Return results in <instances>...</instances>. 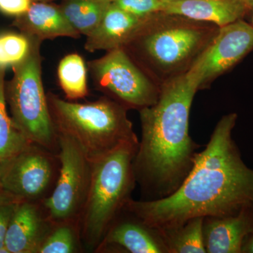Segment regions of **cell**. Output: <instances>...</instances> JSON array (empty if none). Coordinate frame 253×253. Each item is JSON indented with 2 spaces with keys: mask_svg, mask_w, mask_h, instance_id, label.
I'll return each mask as SVG.
<instances>
[{
  "mask_svg": "<svg viewBox=\"0 0 253 253\" xmlns=\"http://www.w3.org/2000/svg\"><path fill=\"white\" fill-rule=\"evenodd\" d=\"M253 50V28L244 19L220 27L186 76L199 90L227 73Z\"/></svg>",
  "mask_w": 253,
  "mask_h": 253,
  "instance_id": "obj_10",
  "label": "cell"
},
{
  "mask_svg": "<svg viewBox=\"0 0 253 253\" xmlns=\"http://www.w3.org/2000/svg\"><path fill=\"white\" fill-rule=\"evenodd\" d=\"M111 4V0H63L59 7L71 26L86 37L101 22Z\"/></svg>",
  "mask_w": 253,
  "mask_h": 253,
  "instance_id": "obj_18",
  "label": "cell"
},
{
  "mask_svg": "<svg viewBox=\"0 0 253 253\" xmlns=\"http://www.w3.org/2000/svg\"><path fill=\"white\" fill-rule=\"evenodd\" d=\"M241 1L246 5V7L249 9V12L253 9V0H241Z\"/></svg>",
  "mask_w": 253,
  "mask_h": 253,
  "instance_id": "obj_27",
  "label": "cell"
},
{
  "mask_svg": "<svg viewBox=\"0 0 253 253\" xmlns=\"http://www.w3.org/2000/svg\"><path fill=\"white\" fill-rule=\"evenodd\" d=\"M42 42L32 38L31 52L12 68L13 77L5 83V96L11 117L32 143L59 154V135L50 115L42 78Z\"/></svg>",
  "mask_w": 253,
  "mask_h": 253,
  "instance_id": "obj_6",
  "label": "cell"
},
{
  "mask_svg": "<svg viewBox=\"0 0 253 253\" xmlns=\"http://www.w3.org/2000/svg\"><path fill=\"white\" fill-rule=\"evenodd\" d=\"M95 87L129 110L138 111L157 101L161 87L123 48L106 51L88 63Z\"/></svg>",
  "mask_w": 253,
  "mask_h": 253,
  "instance_id": "obj_7",
  "label": "cell"
},
{
  "mask_svg": "<svg viewBox=\"0 0 253 253\" xmlns=\"http://www.w3.org/2000/svg\"><path fill=\"white\" fill-rule=\"evenodd\" d=\"M146 18L136 17L111 2L101 22L86 37L84 49L92 53L123 48L136 34Z\"/></svg>",
  "mask_w": 253,
  "mask_h": 253,
  "instance_id": "obj_15",
  "label": "cell"
},
{
  "mask_svg": "<svg viewBox=\"0 0 253 253\" xmlns=\"http://www.w3.org/2000/svg\"><path fill=\"white\" fill-rule=\"evenodd\" d=\"M5 73L6 70L0 68V163L32 143L18 129L8 113L5 96Z\"/></svg>",
  "mask_w": 253,
  "mask_h": 253,
  "instance_id": "obj_20",
  "label": "cell"
},
{
  "mask_svg": "<svg viewBox=\"0 0 253 253\" xmlns=\"http://www.w3.org/2000/svg\"><path fill=\"white\" fill-rule=\"evenodd\" d=\"M197 86L186 74L161 86L152 106L139 111L141 138L134 159L145 201L174 193L194 166L200 146L189 134V115Z\"/></svg>",
  "mask_w": 253,
  "mask_h": 253,
  "instance_id": "obj_2",
  "label": "cell"
},
{
  "mask_svg": "<svg viewBox=\"0 0 253 253\" xmlns=\"http://www.w3.org/2000/svg\"><path fill=\"white\" fill-rule=\"evenodd\" d=\"M59 169L57 154L31 143L0 163L1 189L23 201L42 202L54 190Z\"/></svg>",
  "mask_w": 253,
  "mask_h": 253,
  "instance_id": "obj_9",
  "label": "cell"
},
{
  "mask_svg": "<svg viewBox=\"0 0 253 253\" xmlns=\"http://www.w3.org/2000/svg\"><path fill=\"white\" fill-rule=\"evenodd\" d=\"M95 253H168V251L158 229L124 210Z\"/></svg>",
  "mask_w": 253,
  "mask_h": 253,
  "instance_id": "obj_11",
  "label": "cell"
},
{
  "mask_svg": "<svg viewBox=\"0 0 253 253\" xmlns=\"http://www.w3.org/2000/svg\"><path fill=\"white\" fill-rule=\"evenodd\" d=\"M139 143H123L92 161L90 188L79 219L85 251L96 252L105 234L131 199L136 184L133 163Z\"/></svg>",
  "mask_w": 253,
  "mask_h": 253,
  "instance_id": "obj_4",
  "label": "cell"
},
{
  "mask_svg": "<svg viewBox=\"0 0 253 253\" xmlns=\"http://www.w3.org/2000/svg\"><path fill=\"white\" fill-rule=\"evenodd\" d=\"M238 115L218 121L182 184L163 199L135 201L125 210L156 229L179 225L194 217H222L253 206V169L245 163L233 138Z\"/></svg>",
  "mask_w": 253,
  "mask_h": 253,
  "instance_id": "obj_1",
  "label": "cell"
},
{
  "mask_svg": "<svg viewBox=\"0 0 253 253\" xmlns=\"http://www.w3.org/2000/svg\"><path fill=\"white\" fill-rule=\"evenodd\" d=\"M241 253H253V231L244 240Z\"/></svg>",
  "mask_w": 253,
  "mask_h": 253,
  "instance_id": "obj_26",
  "label": "cell"
},
{
  "mask_svg": "<svg viewBox=\"0 0 253 253\" xmlns=\"http://www.w3.org/2000/svg\"><path fill=\"white\" fill-rule=\"evenodd\" d=\"M164 2H172V1H182V0H161Z\"/></svg>",
  "mask_w": 253,
  "mask_h": 253,
  "instance_id": "obj_30",
  "label": "cell"
},
{
  "mask_svg": "<svg viewBox=\"0 0 253 253\" xmlns=\"http://www.w3.org/2000/svg\"><path fill=\"white\" fill-rule=\"evenodd\" d=\"M219 28L159 11L146 18L123 48L161 87L189 72Z\"/></svg>",
  "mask_w": 253,
  "mask_h": 253,
  "instance_id": "obj_3",
  "label": "cell"
},
{
  "mask_svg": "<svg viewBox=\"0 0 253 253\" xmlns=\"http://www.w3.org/2000/svg\"><path fill=\"white\" fill-rule=\"evenodd\" d=\"M11 26L42 42L61 37L79 38L81 36L63 14L59 5L50 2L32 3L25 14L14 18Z\"/></svg>",
  "mask_w": 253,
  "mask_h": 253,
  "instance_id": "obj_14",
  "label": "cell"
},
{
  "mask_svg": "<svg viewBox=\"0 0 253 253\" xmlns=\"http://www.w3.org/2000/svg\"><path fill=\"white\" fill-rule=\"evenodd\" d=\"M59 135L60 169L56 185L42 202L54 224L78 221L91 185L92 161L74 140Z\"/></svg>",
  "mask_w": 253,
  "mask_h": 253,
  "instance_id": "obj_8",
  "label": "cell"
},
{
  "mask_svg": "<svg viewBox=\"0 0 253 253\" xmlns=\"http://www.w3.org/2000/svg\"><path fill=\"white\" fill-rule=\"evenodd\" d=\"M1 190H2V189H1V181H0V191H1Z\"/></svg>",
  "mask_w": 253,
  "mask_h": 253,
  "instance_id": "obj_31",
  "label": "cell"
},
{
  "mask_svg": "<svg viewBox=\"0 0 253 253\" xmlns=\"http://www.w3.org/2000/svg\"><path fill=\"white\" fill-rule=\"evenodd\" d=\"M33 2H39V1H42V2H50L53 0H32Z\"/></svg>",
  "mask_w": 253,
  "mask_h": 253,
  "instance_id": "obj_29",
  "label": "cell"
},
{
  "mask_svg": "<svg viewBox=\"0 0 253 253\" xmlns=\"http://www.w3.org/2000/svg\"><path fill=\"white\" fill-rule=\"evenodd\" d=\"M111 2L126 12L139 18H146L162 11L164 1L161 0H111Z\"/></svg>",
  "mask_w": 253,
  "mask_h": 253,
  "instance_id": "obj_23",
  "label": "cell"
},
{
  "mask_svg": "<svg viewBox=\"0 0 253 253\" xmlns=\"http://www.w3.org/2000/svg\"><path fill=\"white\" fill-rule=\"evenodd\" d=\"M21 201L6 191H0V253H9L4 246L5 236L10 221Z\"/></svg>",
  "mask_w": 253,
  "mask_h": 253,
  "instance_id": "obj_24",
  "label": "cell"
},
{
  "mask_svg": "<svg viewBox=\"0 0 253 253\" xmlns=\"http://www.w3.org/2000/svg\"><path fill=\"white\" fill-rule=\"evenodd\" d=\"M246 17H249V21H248V22H249V24L253 28V9L250 11Z\"/></svg>",
  "mask_w": 253,
  "mask_h": 253,
  "instance_id": "obj_28",
  "label": "cell"
},
{
  "mask_svg": "<svg viewBox=\"0 0 253 253\" xmlns=\"http://www.w3.org/2000/svg\"><path fill=\"white\" fill-rule=\"evenodd\" d=\"M57 76L66 99L76 101L87 96V68L81 55L64 56L58 66Z\"/></svg>",
  "mask_w": 253,
  "mask_h": 253,
  "instance_id": "obj_19",
  "label": "cell"
},
{
  "mask_svg": "<svg viewBox=\"0 0 253 253\" xmlns=\"http://www.w3.org/2000/svg\"><path fill=\"white\" fill-rule=\"evenodd\" d=\"M31 47L32 38L24 33L0 32V68H12L23 62Z\"/></svg>",
  "mask_w": 253,
  "mask_h": 253,
  "instance_id": "obj_22",
  "label": "cell"
},
{
  "mask_svg": "<svg viewBox=\"0 0 253 253\" xmlns=\"http://www.w3.org/2000/svg\"><path fill=\"white\" fill-rule=\"evenodd\" d=\"M32 0H0V13L16 18L29 9Z\"/></svg>",
  "mask_w": 253,
  "mask_h": 253,
  "instance_id": "obj_25",
  "label": "cell"
},
{
  "mask_svg": "<svg viewBox=\"0 0 253 253\" xmlns=\"http://www.w3.org/2000/svg\"><path fill=\"white\" fill-rule=\"evenodd\" d=\"M54 225L42 202L21 201L8 226L5 248L9 253H38Z\"/></svg>",
  "mask_w": 253,
  "mask_h": 253,
  "instance_id": "obj_12",
  "label": "cell"
},
{
  "mask_svg": "<svg viewBox=\"0 0 253 253\" xmlns=\"http://www.w3.org/2000/svg\"><path fill=\"white\" fill-rule=\"evenodd\" d=\"M162 11L223 27L244 19L249 11L241 0H182L165 2Z\"/></svg>",
  "mask_w": 253,
  "mask_h": 253,
  "instance_id": "obj_16",
  "label": "cell"
},
{
  "mask_svg": "<svg viewBox=\"0 0 253 253\" xmlns=\"http://www.w3.org/2000/svg\"><path fill=\"white\" fill-rule=\"evenodd\" d=\"M84 251L78 221L54 224L38 253H76Z\"/></svg>",
  "mask_w": 253,
  "mask_h": 253,
  "instance_id": "obj_21",
  "label": "cell"
},
{
  "mask_svg": "<svg viewBox=\"0 0 253 253\" xmlns=\"http://www.w3.org/2000/svg\"><path fill=\"white\" fill-rule=\"evenodd\" d=\"M253 231V206L231 215L205 217L206 253H241L244 240Z\"/></svg>",
  "mask_w": 253,
  "mask_h": 253,
  "instance_id": "obj_13",
  "label": "cell"
},
{
  "mask_svg": "<svg viewBox=\"0 0 253 253\" xmlns=\"http://www.w3.org/2000/svg\"><path fill=\"white\" fill-rule=\"evenodd\" d=\"M204 217H194L179 225L158 229L168 253H206Z\"/></svg>",
  "mask_w": 253,
  "mask_h": 253,
  "instance_id": "obj_17",
  "label": "cell"
},
{
  "mask_svg": "<svg viewBox=\"0 0 253 253\" xmlns=\"http://www.w3.org/2000/svg\"><path fill=\"white\" fill-rule=\"evenodd\" d=\"M46 96L57 134L76 141L91 161L123 143L139 141L128 110L107 96L86 103L61 99L52 92Z\"/></svg>",
  "mask_w": 253,
  "mask_h": 253,
  "instance_id": "obj_5",
  "label": "cell"
}]
</instances>
